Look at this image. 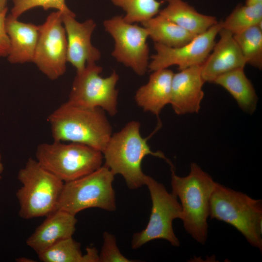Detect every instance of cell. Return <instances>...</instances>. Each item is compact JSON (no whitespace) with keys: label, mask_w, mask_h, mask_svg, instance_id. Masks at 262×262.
<instances>
[{"label":"cell","mask_w":262,"mask_h":262,"mask_svg":"<svg viewBox=\"0 0 262 262\" xmlns=\"http://www.w3.org/2000/svg\"><path fill=\"white\" fill-rule=\"evenodd\" d=\"M99 254L95 247H88L86 253L83 255V262H98Z\"/></svg>","instance_id":"obj_29"},{"label":"cell","mask_w":262,"mask_h":262,"mask_svg":"<svg viewBox=\"0 0 262 262\" xmlns=\"http://www.w3.org/2000/svg\"><path fill=\"white\" fill-rule=\"evenodd\" d=\"M233 35L246 64H248L260 70L262 69V25L251 27L241 33Z\"/></svg>","instance_id":"obj_22"},{"label":"cell","mask_w":262,"mask_h":262,"mask_svg":"<svg viewBox=\"0 0 262 262\" xmlns=\"http://www.w3.org/2000/svg\"><path fill=\"white\" fill-rule=\"evenodd\" d=\"M102 68L92 62L76 72L67 101L79 106L99 108L111 116L117 112L118 91L116 85L119 75L114 71L107 77L100 75Z\"/></svg>","instance_id":"obj_9"},{"label":"cell","mask_w":262,"mask_h":262,"mask_svg":"<svg viewBox=\"0 0 262 262\" xmlns=\"http://www.w3.org/2000/svg\"><path fill=\"white\" fill-rule=\"evenodd\" d=\"M3 171V165L1 161V155L0 154V180L1 178L0 175L2 173Z\"/></svg>","instance_id":"obj_33"},{"label":"cell","mask_w":262,"mask_h":262,"mask_svg":"<svg viewBox=\"0 0 262 262\" xmlns=\"http://www.w3.org/2000/svg\"><path fill=\"white\" fill-rule=\"evenodd\" d=\"M103 245L99 254L100 262H132L125 257L118 248L115 237L107 231L103 233Z\"/></svg>","instance_id":"obj_27"},{"label":"cell","mask_w":262,"mask_h":262,"mask_svg":"<svg viewBox=\"0 0 262 262\" xmlns=\"http://www.w3.org/2000/svg\"><path fill=\"white\" fill-rule=\"evenodd\" d=\"M262 23V3L253 5L240 4L222 21V26L234 34Z\"/></svg>","instance_id":"obj_23"},{"label":"cell","mask_w":262,"mask_h":262,"mask_svg":"<svg viewBox=\"0 0 262 262\" xmlns=\"http://www.w3.org/2000/svg\"><path fill=\"white\" fill-rule=\"evenodd\" d=\"M75 17L73 12L62 14L67 38V61L79 72L87 64L98 61L101 53L91 43V36L97 26L95 22L88 19L80 22Z\"/></svg>","instance_id":"obj_13"},{"label":"cell","mask_w":262,"mask_h":262,"mask_svg":"<svg viewBox=\"0 0 262 262\" xmlns=\"http://www.w3.org/2000/svg\"><path fill=\"white\" fill-rule=\"evenodd\" d=\"M7 0H0V14L7 12Z\"/></svg>","instance_id":"obj_30"},{"label":"cell","mask_w":262,"mask_h":262,"mask_svg":"<svg viewBox=\"0 0 262 262\" xmlns=\"http://www.w3.org/2000/svg\"><path fill=\"white\" fill-rule=\"evenodd\" d=\"M145 185L149 190L152 202L149 219L146 228L134 233L131 242L133 249L139 248L147 243L155 239H164L174 246L180 242L173 229V221L181 219L182 208L178 197L169 193L164 186L154 179L146 175Z\"/></svg>","instance_id":"obj_8"},{"label":"cell","mask_w":262,"mask_h":262,"mask_svg":"<svg viewBox=\"0 0 262 262\" xmlns=\"http://www.w3.org/2000/svg\"><path fill=\"white\" fill-rule=\"evenodd\" d=\"M165 0L167 6L160 10L159 14L196 35L218 22L215 17L199 13L183 0Z\"/></svg>","instance_id":"obj_19"},{"label":"cell","mask_w":262,"mask_h":262,"mask_svg":"<svg viewBox=\"0 0 262 262\" xmlns=\"http://www.w3.org/2000/svg\"><path fill=\"white\" fill-rule=\"evenodd\" d=\"M37 255L43 262H83L81 244L72 237L57 242Z\"/></svg>","instance_id":"obj_25"},{"label":"cell","mask_w":262,"mask_h":262,"mask_svg":"<svg viewBox=\"0 0 262 262\" xmlns=\"http://www.w3.org/2000/svg\"><path fill=\"white\" fill-rule=\"evenodd\" d=\"M148 81L136 91L134 98L138 106L158 117L162 109L170 103L174 72L164 68L152 71Z\"/></svg>","instance_id":"obj_18"},{"label":"cell","mask_w":262,"mask_h":262,"mask_svg":"<svg viewBox=\"0 0 262 262\" xmlns=\"http://www.w3.org/2000/svg\"><path fill=\"white\" fill-rule=\"evenodd\" d=\"M201 65L180 70L173 76L170 103L178 115L197 113L204 97Z\"/></svg>","instance_id":"obj_14"},{"label":"cell","mask_w":262,"mask_h":262,"mask_svg":"<svg viewBox=\"0 0 262 262\" xmlns=\"http://www.w3.org/2000/svg\"><path fill=\"white\" fill-rule=\"evenodd\" d=\"M103 27L114 40L113 57L137 75H144L148 69L149 58L146 29L137 24L127 22L122 16L105 20Z\"/></svg>","instance_id":"obj_10"},{"label":"cell","mask_w":262,"mask_h":262,"mask_svg":"<svg viewBox=\"0 0 262 262\" xmlns=\"http://www.w3.org/2000/svg\"><path fill=\"white\" fill-rule=\"evenodd\" d=\"M35 157L43 168L64 183L96 171L103 159L102 152L85 145L57 141L38 145Z\"/></svg>","instance_id":"obj_6"},{"label":"cell","mask_w":262,"mask_h":262,"mask_svg":"<svg viewBox=\"0 0 262 262\" xmlns=\"http://www.w3.org/2000/svg\"><path fill=\"white\" fill-rule=\"evenodd\" d=\"M54 141L85 145L103 152L112 135V127L105 111L67 101L47 119Z\"/></svg>","instance_id":"obj_1"},{"label":"cell","mask_w":262,"mask_h":262,"mask_svg":"<svg viewBox=\"0 0 262 262\" xmlns=\"http://www.w3.org/2000/svg\"><path fill=\"white\" fill-rule=\"evenodd\" d=\"M75 216L56 210L46 216L45 220L28 238L27 246L38 254L57 242L72 237L77 222Z\"/></svg>","instance_id":"obj_16"},{"label":"cell","mask_w":262,"mask_h":262,"mask_svg":"<svg viewBox=\"0 0 262 262\" xmlns=\"http://www.w3.org/2000/svg\"><path fill=\"white\" fill-rule=\"evenodd\" d=\"M172 193L180 200L185 230L196 242L204 245L208 237L210 201L217 182L196 163H192L185 177L170 168Z\"/></svg>","instance_id":"obj_2"},{"label":"cell","mask_w":262,"mask_h":262,"mask_svg":"<svg viewBox=\"0 0 262 262\" xmlns=\"http://www.w3.org/2000/svg\"><path fill=\"white\" fill-rule=\"evenodd\" d=\"M13 7L11 15L18 18L26 11L35 7H42L44 10L54 9L62 14L73 13L67 7L65 0H12Z\"/></svg>","instance_id":"obj_26"},{"label":"cell","mask_w":262,"mask_h":262,"mask_svg":"<svg viewBox=\"0 0 262 262\" xmlns=\"http://www.w3.org/2000/svg\"><path fill=\"white\" fill-rule=\"evenodd\" d=\"M226 89L244 112L252 115L257 108L258 98L247 77L244 68H237L218 77L213 82Z\"/></svg>","instance_id":"obj_20"},{"label":"cell","mask_w":262,"mask_h":262,"mask_svg":"<svg viewBox=\"0 0 262 262\" xmlns=\"http://www.w3.org/2000/svg\"><path fill=\"white\" fill-rule=\"evenodd\" d=\"M141 24L154 43L169 47H181L196 36L159 14Z\"/></svg>","instance_id":"obj_21"},{"label":"cell","mask_w":262,"mask_h":262,"mask_svg":"<svg viewBox=\"0 0 262 262\" xmlns=\"http://www.w3.org/2000/svg\"><path fill=\"white\" fill-rule=\"evenodd\" d=\"M218 34V41L201 66V75L205 82L213 83L220 76L245 68L246 65L233 34L223 28Z\"/></svg>","instance_id":"obj_15"},{"label":"cell","mask_w":262,"mask_h":262,"mask_svg":"<svg viewBox=\"0 0 262 262\" xmlns=\"http://www.w3.org/2000/svg\"><path fill=\"white\" fill-rule=\"evenodd\" d=\"M67 38L62 13H51L39 25V34L33 62L51 80L63 76L66 71Z\"/></svg>","instance_id":"obj_11"},{"label":"cell","mask_w":262,"mask_h":262,"mask_svg":"<svg viewBox=\"0 0 262 262\" xmlns=\"http://www.w3.org/2000/svg\"><path fill=\"white\" fill-rule=\"evenodd\" d=\"M17 179L22 184L16 193L21 218L46 216L57 209L64 182L43 168L36 159H28L19 170Z\"/></svg>","instance_id":"obj_5"},{"label":"cell","mask_w":262,"mask_h":262,"mask_svg":"<svg viewBox=\"0 0 262 262\" xmlns=\"http://www.w3.org/2000/svg\"><path fill=\"white\" fill-rule=\"evenodd\" d=\"M7 12L0 14V58L7 57L9 41L5 27Z\"/></svg>","instance_id":"obj_28"},{"label":"cell","mask_w":262,"mask_h":262,"mask_svg":"<svg viewBox=\"0 0 262 262\" xmlns=\"http://www.w3.org/2000/svg\"><path fill=\"white\" fill-rule=\"evenodd\" d=\"M262 3V0H246L245 4L247 5H253Z\"/></svg>","instance_id":"obj_31"},{"label":"cell","mask_w":262,"mask_h":262,"mask_svg":"<svg viewBox=\"0 0 262 262\" xmlns=\"http://www.w3.org/2000/svg\"><path fill=\"white\" fill-rule=\"evenodd\" d=\"M114 176L104 165L88 175L64 183L56 210L75 215L90 208L115 211L116 205L113 187Z\"/></svg>","instance_id":"obj_7"},{"label":"cell","mask_w":262,"mask_h":262,"mask_svg":"<svg viewBox=\"0 0 262 262\" xmlns=\"http://www.w3.org/2000/svg\"><path fill=\"white\" fill-rule=\"evenodd\" d=\"M222 28V21L218 22L189 43L178 48L154 43L156 53L151 56L148 69L153 71L175 65L180 70L202 65L211 52L216 36Z\"/></svg>","instance_id":"obj_12"},{"label":"cell","mask_w":262,"mask_h":262,"mask_svg":"<svg viewBox=\"0 0 262 262\" xmlns=\"http://www.w3.org/2000/svg\"><path fill=\"white\" fill-rule=\"evenodd\" d=\"M139 122L131 121L120 131L112 134L102 152L105 164L115 175H121L127 186L136 189L145 185L147 175L142 170L141 163L148 155L164 160L170 167L172 163L160 151L151 150L147 138L142 137Z\"/></svg>","instance_id":"obj_3"},{"label":"cell","mask_w":262,"mask_h":262,"mask_svg":"<svg viewBox=\"0 0 262 262\" xmlns=\"http://www.w3.org/2000/svg\"><path fill=\"white\" fill-rule=\"evenodd\" d=\"M5 27L9 41L8 61L13 64L33 62L39 26L21 22L10 14L6 16Z\"/></svg>","instance_id":"obj_17"},{"label":"cell","mask_w":262,"mask_h":262,"mask_svg":"<svg viewBox=\"0 0 262 262\" xmlns=\"http://www.w3.org/2000/svg\"><path fill=\"white\" fill-rule=\"evenodd\" d=\"M209 217L233 227L262 251L261 200L217 182L210 198Z\"/></svg>","instance_id":"obj_4"},{"label":"cell","mask_w":262,"mask_h":262,"mask_svg":"<svg viewBox=\"0 0 262 262\" xmlns=\"http://www.w3.org/2000/svg\"><path fill=\"white\" fill-rule=\"evenodd\" d=\"M125 13L124 20L130 23H142L157 15L162 2L157 0H110Z\"/></svg>","instance_id":"obj_24"},{"label":"cell","mask_w":262,"mask_h":262,"mask_svg":"<svg viewBox=\"0 0 262 262\" xmlns=\"http://www.w3.org/2000/svg\"><path fill=\"white\" fill-rule=\"evenodd\" d=\"M31 260L26 258H20L16 259L17 262H33V261H30Z\"/></svg>","instance_id":"obj_32"}]
</instances>
